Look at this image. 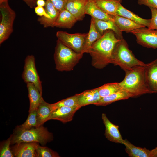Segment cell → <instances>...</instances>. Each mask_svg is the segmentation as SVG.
Segmentation results:
<instances>
[{
	"label": "cell",
	"mask_w": 157,
	"mask_h": 157,
	"mask_svg": "<svg viewBox=\"0 0 157 157\" xmlns=\"http://www.w3.org/2000/svg\"><path fill=\"white\" fill-rule=\"evenodd\" d=\"M115 35L113 31L106 30L92 44L89 53L94 67L101 69L112 63L115 47L121 39L117 38Z\"/></svg>",
	"instance_id": "1"
},
{
	"label": "cell",
	"mask_w": 157,
	"mask_h": 157,
	"mask_svg": "<svg viewBox=\"0 0 157 157\" xmlns=\"http://www.w3.org/2000/svg\"><path fill=\"white\" fill-rule=\"evenodd\" d=\"M144 66H136L125 71L124 78L119 83L121 90L129 93L132 97L149 93L145 83Z\"/></svg>",
	"instance_id": "2"
},
{
	"label": "cell",
	"mask_w": 157,
	"mask_h": 157,
	"mask_svg": "<svg viewBox=\"0 0 157 157\" xmlns=\"http://www.w3.org/2000/svg\"><path fill=\"white\" fill-rule=\"evenodd\" d=\"M53 139L52 133L42 125L22 130L15 129L12 136L11 144H18L22 142H36L44 145Z\"/></svg>",
	"instance_id": "3"
},
{
	"label": "cell",
	"mask_w": 157,
	"mask_h": 157,
	"mask_svg": "<svg viewBox=\"0 0 157 157\" xmlns=\"http://www.w3.org/2000/svg\"><path fill=\"white\" fill-rule=\"evenodd\" d=\"M83 54L76 52L57 40L54 55L56 69L60 72L73 70Z\"/></svg>",
	"instance_id": "4"
},
{
	"label": "cell",
	"mask_w": 157,
	"mask_h": 157,
	"mask_svg": "<svg viewBox=\"0 0 157 157\" xmlns=\"http://www.w3.org/2000/svg\"><path fill=\"white\" fill-rule=\"evenodd\" d=\"M112 63L119 66L125 72L130 70L134 66H144L146 65L135 57L123 38L120 39L116 45Z\"/></svg>",
	"instance_id": "5"
},
{
	"label": "cell",
	"mask_w": 157,
	"mask_h": 157,
	"mask_svg": "<svg viewBox=\"0 0 157 157\" xmlns=\"http://www.w3.org/2000/svg\"><path fill=\"white\" fill-rule=\"evenodd\" d=\"M1 14L0 23V44L8 38L13 31V24L16 17L15 12L10 7L8 2L0 4Z\"/></svg>",
	"instance_id": "6"
},
{
	"label": "cell",
	"mask_w": 157,
	"mask_h": 157,
	"mask_svg": "<svg viewBox=\"0 0 157 157\" xmlns=\"http://www.w3.org/2000/svg\"><path fill=\"white\" fill-rule=\"evenodd\" d=\"M87 33L70 34L63 31L57 32L58 40L78 53H82L84 48Z\"/></svg>",
	"instance_id": "7"
},
{
	"label": "cell",
	"mask_w": 157,
	"mask_h": 157,
	"mask_svg": "<svg viewBox=\"0 0 157 157\" xmlns=\"http://www.w3.org/2000/svg\"><path fill=\"white\" fill-rule=\"evenodd\" d=\"M35 58L33 55L27 56L25 59L22 77L26 83H33L42 95V83L35 65Z\"/></svg>",
	"instance_id": "8"
},
{
	"label": "cell",
	"mask_w": 157,
	"mask_h": 157,
	"mask_svg": "<svg viewBox=\"0 0 157 157\" xmlns=\"http://www.w3.org/2000/svg\"><path fill=\"white\" fill-rule=\"evenodd\" d=\"M139 44L148 48H157V30L145 28L131 30Z\"/></svg>",
	"instance_id": "9"
},
{
	"label": "cell",
	"mask_w": 157,
	"mask_h": 157,
	"mask_svg": "<svg viewBox=\"0 0 157 157\" xmlns=\"http://www.w3.org/2000/svg\"><path fill=\"white\" fill-rule=\"evenodd\" d=\"M145 83L149 93H157V59L144 66Z\"/></svg>",
	"instance_id": "10"
},
{
	"label": "cell",
	"mask_w": 157,
	"mask_h": 157,
	"mask_svg": "<svg viewBox=\"0 0 157 157\" xmlns=\"http://www.w3.org/2000/svg\"><path fill=\"white\" fill-rule=\"evenodd\" d=\"M101 118L105 126L106 138L111 142L123 144L124 140L119 132V126L111 122L105 113L102 114Z\"/></svg>",
	"instance_id": "11"
},
{
	"label": "cell",
	"mask_w": 157,
	"mask_h": 157,
	"mask_svg": "<svg viewBox=\"0 0 157 157\" xmlns=\"http://www.w3.org/2000/svg\"><path fill=\"white\" fill-rule=\"evenodd\" d=\"M80 108L64 106L58 108L52 111L48 120H57L63 123L70 122L72 120L75 113Z\"/></svg>",
	"instance_id": "12"
},
{
	"label": "cell",
	"mask_w": 157,
	"mask_h": 157,
	"mask_svg": "<svg viewBox=\"0 0 157 157\" xmlns=\"http://www.w3.org/2000/svg\"><path fill=\"white\" fill-rule=\"evenodd\" d=\"M38 144L36 142H22L16 144L11 150L15 157H35V150Z\"/></svg>",
	"instance_id": "13"
},
{
	"label": "cell",
	"mask_w": 157,
	"mask_h": 157,
	"mask_svg": "<svg viewBox=\"0 0 157 157\" xmlns=\"http://www.w3.org/2000/svg\"><path fill=\"white\" fill-rule=\"evenodd\" d=\"M85 14L90 15L92 17L98 19L114 22L112 16L103 11L97 5L96 0H87L85 7Z\"/></svg>",
	"instance_id": "14"
},
{
	"label": "cell",
	"mask_w": 157,
	"mask_h": 157,
	"mask_svg": "<svg viewBox=\"0 0 157 157\" xmlns=\"http://www.w3.org/2000/svg\"><path fill=\"white\" fill-rule=\"evenodd\" d=\"M88 0H67L65 9L69 12L77 21L85 17V9Z\"/></svg>",
	"instance_id": "15"
},
{
	"label": "cell",
	"mask_w": 157,
	"mask_h": 157,
	"mask_svg": "<svg viewBox=\"0 0 157 157\" xmlns=\"http://www.w3.org/2000/svg\"><path fill=\"white\" fill-rule=\"evenodd\" d=\"M78 94V104L81 107L90 104L95 105L101 98L97 88L87 90Z\"/></svg>",
	"instance_id": "16"
},
{
	"label": "cell",
	"mask_w": 157,
	"mask_h": 157,
	"mask_svg": "<svg viewBox=\"0 0 157 157\" xmlns=\"http://www.w3.org/2000/svg\"><path fill=\"white\" fill-rule=\"evenodd\" d=\"M93 20L97 30L102 35L104 31L108 30H111L115 33L117 38L123 39L122 31L117 26L115 22L110 20H102L91 17Z\"/></svg>",
	"instance_id": "17"
},
{
	"label": "cell",
	"mask_w": 157,
	"mask_h": 157,
	"mask_svg": "<svg viewBox=\"0 0 157 157\" xmlns=\"http://www.w3.org/2000/svg\"><path fill=\"white\" fill-rule=\"evenodd\" d=\"M77 20L68 10L64 9L59 12L55 22L54 27L71 28Z\"/></svg>",
	"instance_id": "18"
},
{
	"label": "cell",
	"mask_w": 157,
	"mask_h": 157,
	"mask_svg": "<svg viewBox=\"0 0 157 157\" xmlns=\"http://www.w3.org/2000/svg\"><path fill=\"white\" fill-rule=\"evenodd\" d=\"M112 17L115 23L122 31L128 33L134 29L146 27L144 25L117 15Z\"/></svg>",
	"instance_id": "19"
},
{
	"label": "cell",
	"mask_w": 157,
	"mask_h": 157,
	"mask_svg": "<svg viewBox=\"0 0 157 157\" xmlns=\"http://www.w3.org/2000/svg\"><path fill=\"white\" fill-rule=\"evenodd\" d=\"M30 102L29 112L37 110L43 98L38 89L33 83H26Z\"/></svg>",
	"instance_id": "20"
},
{
	"label": "cell",
	"mask_w": 157,
	"mask_h": 157,
	"mask_svg": "<svg viewBox=\"0 0 157 157\" xmlns=\"http://www.w3.org/2000/svg\"><path fill=\"white\" fill-rule=\"evenodd\" d=\"M123 145L126 152L130 157H151V150L135 146L126 139L124 140Z\"/></svg>",
	"instance_id": "21"
},
{
	"label": "cell",
	"mask_w": 157,
	"mask_h": 157,
	"mask_svg": "<svg viewBox=\"0 0 157 157\" xmlns=\"http://www.w3.org/2000/svg\"><path fill=\"white\" fill-rule=\"evenodd\" d=\"M122 0H96L98 6L104 12L112 16L116 13Z\"/></svg>",
	"instance_id": "22"
},
{
	"label": "cell",
	"mask_w": 157,
	"mask_h": 157,
	"mask_svg": "<svg viewBox=\"0 0 157 157\" xmlns=\"http://www.w3.org/2000/svg\"><path fill=\"white\" fill-rule=\"evenodd\" d=\"M131 97H132L130 94L124 90H121L108 96L101 98L94 105L105 106L115 101L128 99Z\"/></svg>",
	"instance_id": "23"
},
{
	"label": "cell",
	"mask_w": 157,
	"mask_h": 157,
	"mask_svg": "<svg viewBox=\"0 0 157 157\" xmlns=\"http://www.w3.org/2000/svg\"><path fill=\"white\" fill-rule=\"evenodd\" d=\"M116 14L148 28L149 27L151 19H145L140 17L133 12L126 9L121 4L117 11Z\"/></svg>",
	"instance_id": "24"
},
{
	"label": "cell",
	"mask_w": 157,
	"mask_h": 157,
	"mask_svg": "<svg viewBox=\"0 0 157 157\" xmlns=\"http://www.w3.org/2000/svg\"><path fill=\"white\" fill-rule=\"evenodd\" d=\"M37 127L42 126L50 116L52 111L50 104L45 102L43 99L37 109Z\"/></svg>",
	"instance_id": "25"
},
{
	"label": "cell",
	"mask_w": 157,
	"mask_h": 157,
	"mask_svg": "<svg viewBox=\"0 0 157 157\" xmlns=\"http://www.w3.org/2000/svg\"><path fill=\"white\" fill-rule=\"evenodd\" d=\"M102 35L97 30L94 22L91 18L90 29L86 39L83 53H89L92 44Z\"/></svg>",
	"instance_id": "26"
},
{
	"label": "cell",
	"mask_w": 157,
	"mask_h": 157,
	"mask_svg": "<svg viewBox=\"0 0 157 157\" xmlns=\"http://www.w3.org/2000/svg\"><path fill=\"white\" fill-rule=\"evenodd\" d=\"M44 8L49 15V18L44 27H54L55 22L60 11L49 0H46Z\"/></svg>",
	"instance_id": "27"
},
{
	"label": "cell",
	"mask_w": 157,
	"mask_h": 157,
	"mask_svg": "<svg viewBox=\"0 0 157 157\" xmlns=\"http://www.w3.org/2000/svg\"><path fill=\"white\" fill-rule=\"evenodd\" d=\"M78 94H76L56 103L50 104V106L52 111L58 108L63 106L70 107H80L78 104Z\"/></svg>",
	"instance_id": "28"
},
{
	"label": "cell",
	"mask_w": 157,
	"mask_h": 157,
	"mask_svg": "<svg viewBox=\"0 0 157 157\" xmlns=\"http://www.w3.org/2000/svg\"><path fill=\"white\" fill-rule=\"evenodd\" d=\"M97 88L101 98L122 90L119 83L117 82L106 84Z\"/></svg>",
	"instance_id": "29"
},
{
	"label": "cell",
	"mask_w": 157,
	"mask_h": 157,
	"mask_svg": "<svg viewBox=\"0 0 157 157\" xmlns=\"http://www.w3.org/2000/svg\"><path fill=\"white\" fill-rule=\"evenodd\" d=\"M37 110L29 112L28 117L26 121L22 125L17 126L15 129L22 130L37 127Z\"/></svg>",
	"instance_id": "30"
},
{
	"label": "cell",
	"mask_w": 157,
	"mask_h": 157,
	"mask_svg": "<svg viewBox=\"0 0 157 157\" xmlns=\"http://www.w3.org/2000/svg\"><path fill=\"white\" fill-rule=\"evenodd\" d=\"M36 157H58V154L46 147H42L39 144L35 150Z\"/></svg>",
	"instance_id": "31"
},
{
	"label": "cell",
	"mask_w": 157,
	"mask_h": 157,
	"mask_svg": "<svg viewBox=\"0 0 157 157\" xmlns=\"http://www.w3.org/2000/svg\"><path fill=\"white\" fill-rule=\"evenodd\" d=\"M12 135L3 143L0 149V157H13L14 155L10 147Z\"/></svg>",
	"instance_id": "32"
},
{
	"label": "cell",
	"mask_w": 157,
	"mask_h": 157,
	"mask_svg": "<svg viewBox=\"0 0 157 157\" xmlns=\"http://www.w3.org/2000/svg\"><path fill=\"white\" fill-rule=\"evenodd\" d=\"M151 13V18L149 27L148 28L150 30H157V9L150 7Z\"/></svg>",
	"instance_id": "33"
},
{
	"label": "cell",
	"mask_w": 157,
	"mask_h": 157,
	"mask_svg": "<svg viewBox=\"0 0 157 157\" xmlns=\"http://www.w3.org/2000/svg\"><path fill=\"white\" fill-rule=\"evenodd\" d=\"M60 12L65 9L67 0H49Z\"/></svg>",
	"instance_id": "34"
},
{
	"label": "cell",
	"mask_w": 157,
	"mask_h": 157,
	"mask_svg": "<svg viewBox=\"0 0 157 157\" xmlns=\"http://www.w3.org/2000/svg\"><path fill=\"white\" fill-rule=\"evenodd\" d=\"M138 3L140 5H144L157 9V0H138Z\"/></svg>",
	"instance_id": "35"
},
{
	"label": "cell",
	"mask_w": 157,
	"mask_h": 157,
	"mask_svg": "<svg viewBox=\"0 0 157 157\" xmlns=\"http://www.w3.org/2000/svg\"><path fill=\"white\" fill-rule=\"evenodd\" d=\"M30 8H32L36 5L38 0H23Z\"/></svg>",
	"instance_id": "36"
},
{
	"label": "cell",
	"mask_w": 157,
	"mask_h": 157,
	"mask_svg": "<svg viewBox=\"0 0 157 157\" xmlns=\"http://www.w3.org/2000/svg\"><path fill=\"white\" fill-rule=\"evenodd\" d=\"M46 4V2L44 0H38L36 2V5L38 6H44Z\"/></svg>",
	"instance_id": "37"
},
{
	"label": "cell",
	"mask_w": 157,
	"mask_h": 157,
	"mask_svg": "<svg viewBox=\"0 0 157 157\" xmlns=\"http://www.w3.org/2000/svg\"><path fill=\"white\" fill-rule=\"evenodd\" d=\"M151 157H157V146L154 149L151 150Z\"/></svg>",
	"instance_id": "38"
},
{
	"label": "cell",
	"mask_w": 157,
	"mask_h": 157,
	"mask_svg": "<svg viewBox=\"0 0 157 157\" xmlns=\"http://www.w3.org/2000/svg\"><path fill=\"white\" fill-rule=\"evenodd\" d=\"M8 0H0V4L2 3L8 2Z\"/></svg>",
	"instance_id": "39"
}]
</instances>
